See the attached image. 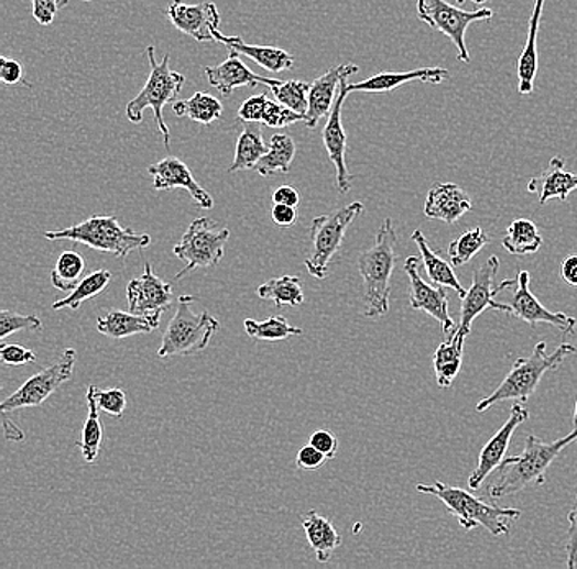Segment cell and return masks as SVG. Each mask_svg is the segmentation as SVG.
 I'll return each instance as SVG.
<instances>
[{
	"mask_svg": "<svg viewBox=\"0 0 577 569\" xmlns=\"http://www.w3.org/2000/svg\"><path fill=\"white\" fill-rule=\"evenodd\" d=\"M542 244L543 237L538 227L529 219L513 220L507 227V236L502 239V247L510 254H516V256L536 253Z\"/></svg>",
	"mask_w": 577,
	"mask_h": 569,
	"instance_id": "35",
	"label": "cell"
},
{
	"mask_svg": "<svg viewBox=\"0 0 577 569\" xmlns=\"http://www.w3.org/2000/svg\"><path fill=\"white\" fill-rule=\"evenodd\" d=\"M273 204L297 207L301 204V194L294 186H280L273 193Z\"/></svg>",
	"mask_w": 577,
	"mask_h": 569,
	"instance_id": "53",
	"label": "cell"
},
{
	"mask_svg": "<svg viewBox=\"0 0 577 569\" xmlns=\"http://www.w3.org/2000/svg\"><path fill=\"white\" fill-rule=\"evenodd\" d=\"M295 142L286 133H276L271 136L270 149L266 155L258 162L254 169L263 177L273 176L274 173H288L295 158Z\"/></svg>",
	"mask_w": 577,
	"mask_h": 569,
	"instance_id": "34",
	"label": "cell"
},
{
	"mask_svg": "<svg viewBox=\"0 0 577 569\" xmlns=\"http://www.w3.org/2000/svg\"><path fill=\"white\" fill-rule=\"evenodd\" d=\"M144 55L150 62V78L139 96L127 103V119L132 123H142L144 110H153L154 122L163 136L164 145L170 146L171 133L164 122L163 109L166 103L179 96L186 78L170 68V55H164L163 62L157 63L153 45L144 50Z\"/></svg>",
	"mask_w": 577,
	"mask_h": 569,
	"instance_id": "6",
	"label": "cell"
},
{
	"mask_svg": "<svg viewBox=\"0 0 577 569\" xmlns=\"http://www.w3.org/2000/svg\"><path fill=\"white\" fill-rule=\"evenodd\" d=\"M173 112L177 117H187L193 122L209 127L224 116V106L213 94L196 92L186 100L174 102Z\"/></svg>",
	"mask_w": 577,
	"mask_h": 569,
	"instance_id": "33",
	"label": "cell"
},
{
	"mask_svg": "<svg viewBox=\"0 0 577 569\" xmlns=\"http://www.w3.org/2000/svg\"><path fill=\"white\" fill-rule=\"evenodd\" d=\"M86 261L76 251L68 250L58 258L52 271V284L63 293H72L80 283Z\"/></svg>",
	"mask_w": 577,
	"mask_h": 569,
	"instance_id": "39",
	"label": "cell"
},
{
	"mask_svg": "<svg viewBox=\"0 0 577 569\" xmlns=\"http://www.w3.org/2000/svg\"><path fill=\"white\" fill-rule=\"evenodd\" d=\"M543 9H545V0H535L532 19H530L529 39H526L525 48H523L519 63H516L519 92L522 96H530L535 90V79L536 75H538V50H536V43H538Z\"/></svg>",
	"mask_w": 577,
	"mask_h": 569,
	"instance_id": "27",
	"label": "cell"
},
{
	"mask_svg": "<svg viewBox=\"0 0 577 569\" xmlns=\"http://www.w3.org/2000/svg\"><path fill=\"white\" fill-rule=\"evenodd\" d=\"M530 281H532V274L529 271H520L519 276H516V289L513 293L512 300L509 304H501L496 300L492 310H499V313H504L507 316L516 317V319L529 324L530 327H536L538 324H548V326L558 328L562 335L575 333L577 327L575 317L563 313H552V310L546 309L536 299L532 289H530Z\"/></svg>",
	"mask_w": 577,
	"mask_h": 569,
	"instance_id": "13",
	"label": "cell"
},
{
	"mask_svg": "<svg viewBox=\"0 0 577 569\" xmlns=\"http://www.w3.org/2000/svg\"><path fill=\"white\" fill-rule=\"evenodd\" d=\"M471 209V197L462 187L453 183H438L433 184L428 190L424 214L428 219L442 220L453 226Z\"/></svg>",
	"mask_w": 577,
	"mask_h": 569,
	"instance_id": "22",
	"label": "cell"
},
{
	"mask_svg": "<svg viewBox=\"0 0 577 569\" xmlns=\"http://www.w3.org/2000/svg\"><path fill=\"white\" fill-rule=\"evenodd\" d=\"M327 460L328 458L325 457L320 450H317L314 445L308 444L307 447H302L301 450H298L295 464H297L298 470L314 471L324 467Z\"/></svg>",
	"mask_w": 577,
	"mask_h": 569,
	"instance_id": "47",
	"label": "cell"
},
{
	"mask_svg": "<svg viewBox=\"0 0 577 569\" xmlns=\"http://www.w3.org/2000/svg\"><path fill=\"white\" fill-rule=\"evenodd\" d=\"M161 314H139L122 313V310H110L107 316L99 317L96 322L99 333L106 337L113 338V340H122V338L133 337V335L151 333L160 327Z\"/></svg>",
	"mask_w": 577,
	"mask_h": 569,
	"instance_id": "26",
	"label": "cell"
},
{
	"mask_svg": "<svg viewBox=\"0 0 577 569\" xmlns=\"http://www.w3.org/2000/svg\"><path fill=\"white\" fill-rule=\"evenodd\" d=\"M244 330L251 338L258 341H281L288 337H301L304 330L298 327L291 326L286 317L277 316L270 317V319L258 322V320H244Z\"/></svg>",
	"mask_w": 577,
	"mask_h": 569,
	"instance_id": "38",
	"label": "cell"
},
{
	"mask_svg": "<svg viewBox=\"0 0 577 569\" xmlns=\"http://www.w3.org/2000/svg\"><path fill=\"white\" fill-rule=\"evenodd\" d=\"M421 494L439 499L449 514L458 518L462 530L471 532L476 527H485L494 537L510 534V521H519L522 512L519 508H504L488 504L471 492L448 484H417Z\"/></svg>",
	"mask_w": 577,
	"mask_h": 569,
	"instance_id": "4",
	"label": "cell"
},
{
	"mask_svg": "<svg viewBox=\"0 0 577 569\" xmlns=\"http://www.w3.org/2000/svg\"><path fill=\"white\" fill-rule=\"evenodd\" d=\"M362 203L348 204L344 209L315 217L311 223V248L304 264L315 280H325L330 273L331 261L340 251L348 227L361 216Z\"/></svg>",
	"mask_w": 577,
	"mask_h": 569,
	"instance_id": "8",
	"label": "cell"
},
{
	"mask_svg": "<svg viewBox=\"0 0 577 569\" xmlns=\"http://www.w3.org/2000/svg\"><path fill=\"white\" fill-rule=\"evenodd\" d=\"M529 417L530 414L525 406H522V404H513L512 408H510L509 418H507L505 424L502 425L501 430L486 444V447L482 448L481 453H479L478 467L475 468V471H472L468 480L469 489L476 491V489L481 488L482 483L488 480L489 474L498 471V468L501 467L502 461H504L513 434H515L516 428H519L523 422L529 420Z\"/></svg>",
	"mask_w": 577,
	"mask_h": 569,
	"instance_id": "15",
	"label": "cell"
},
{
	"mask_svg": "<svg viewBox=\"0 0 577 569\" xmlns=\"http://www.w3.org/2000/svg\"><path fill=\"white\" fill-rule=\"evenodd\" d=\"M268 149H270V145L264 143L263 133H261L258 123L244 122L243 130L238 136L233 163L228 167V173L254 169L258 162L266 155Z\"/></svg>",
	"mask_w": 577,
	"mask_h": 569,
	"instance_id": "31",
	"label": "cell"
},
{
	"mask_svg": "<svg viewBox=\"0 0 577 569\" xmlns=\"http://www.w3.org/2000/svg\"><path fill=\"white\" fill-rule=\"evenodd\" d=\"M216 42L221 43L228 52L247 56L266 72L283 73L294 66V56L288 55L284 50L276 48V46L248 45L241 36H225L220 30L216 32Z\"/></svg>",
	"mask_w": 577,
	"mask_h": 569,
	"instance_id": "25",
	"label": "cell"
},
{
	"mask_svg": "<svg viewBox=\"0 0 577 569\" xmlns=\"http://www.w3.org/2000/svg\"><path fill=\"white\" fill-rule=\"evenodd\" d=\"M297 122H305V117L294 112L277 100H268L266 110H264L263 122L270 129H286Z\"/></svg>",
	"mask_w": 577,
	"mask_h": 569,
	"instance_id": "43",
	"label": "cell"
},
{
	"mask_svg": "<svg viewBox=\"0 0 577 569\" xmlns=\"http://www.w3.org/2000/svg\"><path fill=\"white\" fill-rule=\"evenodd\" d=\"M417 13L422 22L451 40L453 45L458 50V59L462 63H471L466 45V32L469 25L475 22H488L494 17V12L488 7L468 12L451 6L446 0H417Z\"/></svg>",
	"mask_w": 577,
	"mask_h": 569,
	"instance_id": "10",
	"label": "cell"
},
{
	"mask_svg": "<svg viewBox=\"0 0 577 569\" xmlns=\"http://www.w3.org/2000/svg\"><path fill=\"white\" fill-rule=\"evenodd\" d=\"M22 76L23 69L19 62L7 58V56L0 58V79H2L3 84L15 86V84L22 81Z\"/></svg>",
	"mask_w": 577,
	"mask_h": 569,
	"instance_id": "51",
	"label": "cell"
},
{
	"mask_svg": "<svg viewBox=\"0 0 577 569\" xmlns=\"http://www.w3.org/2000/svg\"><path fill=\"white\" fill-rule=\"evenodd\" d=\"M230 239V230L221 227L210 217H200L190 223L181 242L173 248L174 256L186 263L176 274V281L199 267H214L225 254V244Z\"/></svg>",
	"mask_w": 577,
	"mask_h": 569,
	"instance_id": "9",
	"label": "cell"
},
{
	"mask_svg": "<svg viewBox=\"0 0 577 569\" xmlns=\"http://www.w3.org/2000/svg\"><path fill=\"white\" fill-rule=\"evenodd\" d=\"M167 19L179 32L199 43L216 42L221 23L220 13L213 2L187 6L184 0H173L167 7Z\"/></svg>",
	"mask_w": 577,
	"mask_h": 569,
	"instance_id": "17",
	"label": "cell"
},
{
	"mask_svg": "<svg viewBox=\"0 0 577 569\" xmlns=\"http://www.w3.org/2000/svg\"><path fill=\"white\" fill-rule=\"evenodd\" d=\"M348 79H344L338 90L337 100H335L334 109L328 116L327 123H325L322 139H324L325 150H327L328 158L334 163L335 171H337V186L340 194H348L351 190V176L347 166V132L341 122V110H344L345 100L348 97Z\"/></svg>",
	"mask_w": 577,
	"mask_h": 569,
	"instance_id": "16",
	"label": "cell"
},
{
	"mask_svg": "<svg viewBox=\"0 0 577 569\" xmlns=\"http://www.w3.org/2000/svg\"><path fill=\"white\" fill-rule=\"evenodd\" d=\"M311 445L320 450L328 460H334L338 451V438L331 431L318 430L312 434Z\"/></svg>",
	"mask_w": 577,
	"mask_h": 569,
	"instance_id": "49",
	"label": "cell"
},
{
	"mask_svg": "<svg viewBox=\"0 0 577 569\" xmlns=\"http://www.w3.org/2000/svg\"><path fill=\"white\" fill-rule=\"evenodd\" d=\"M69 0H59V9L62 7L68 6ZM83 2H96V0H83Z\"/></svg>",
	"mask_w": 577,
	"mask_h": 569,
	"instance_id": "56",
	"label": "cell"
},
{
	"mask_svg": "<svg viewBox=\"0 0 577 569\" xmlns=\"http://www.w3.org/2000/svg\"><path fill=\"white\" fill-rule=\"evenodd\" d=\"M20 330L43 331L42 320L36 316H22V314L2 310L0 313V338L6 340L9 335Z\"/></svg>",
	"mask_w": 577,
	"mask_h": 569,
	"instance_id": "42",
	"label": "cell"
},
{
	"mask_svg": "<svg viewBox=\"0 0 577 569\" xmlns=\"http://www.w3.org/2000/svg\"><path fill=\"white\" fill-rule=\"evenodd\" d=\"M76 358L77 353L74 348L63 351L55 364L26 380L12 396L7 397L0 406V411L3 414H9V412L19 411L23 407L42 406L50 396H53V393H56L63 384L72 380Z\"/></svg>",
	"mask_w": 577,
	"mask_h": 569,
	"instance_id": "11",
	"label": "cell"
},
{
	"mask_svg": "<svg viewBox=\"0 0 577 569\" xmlns=\"http://www.w3.org/2000/svg\"><path fill=\"white\" fill-rule=\"evenodd\" d=\"M127 303L130 313L144 314L166 313L173 303V286L164 283L153 273L151 263L144 266V273L127 286Z\"/></svg>",
	"mask_w": 577,
	"mask_h": 569,
	"instance_id": "20",
	"label": "cell"
},
{
	"mask_svg": "<svg viewBox=\"0 0 577 569\" xmlns=\"http://www.w3.org/2000/svg\"><path fill=\"white\" fill-rule=\"evenodd\" d=\"M462 350H465V338H459L456 333L436 348L433 354V370H435L436 383L442 390H449L453 381L458 377L462 366Z\"/></svg>",
	"mask_w": 577,
	"mask_h": 569,
	"instance_id": "30",
	"label": "cell"
},
{
	"mask_svg": "<svg viewBox=\"0 0 577 569\" xmlns=\"http://www.w3.org/2000/svg\"><path fill=\"white\" fill-rule=\"evenodd\" d=\"M302 527L318 563H328L344 541L335 525L318 512L311 511L302 515Z\"/></svg>",
	"mask_w": 577,
	"mask_h": 569,
	"instance_id": "28",
	"label": "cell"
},
{
	"mask_svg": "<svg viewBox=\"0 0 577 569\" xmlns=\"http://www.w3.org/2000/svg\"><path fill=\"white\" fill-rule=\"evenodd\" d=\"M268 97L264 94L261 96H253L244 100L238 109V119L248 123L263 122L264 110H266Z\"/></svg>",
	"mask_w": 577,
	"mask_h": 569,
	"instance_id": "46",
	"label": "cell"
},
{
	"mask_svg": "<svg viewBox=\"0 0 577 569\" xmlns=\"http://www.w3.org/2000/svg\"><path fill=\"white\" fill-rule=\"evenodd\" d=\"M422 261L417 256H409L404 263V271L407 273L411 283V309L422 310L428 314L436 322L442 326L443 333L451 337L458 328L455 320L449 316L448 293L445 286L428 284L421 276Z\"/></svg>",
	"mask_w": 577,
	"mask_h": 569,
	"instance_id": "14",
	"label": "cell"
},
{
	"mask_svg": "<svg viewBox=\"0 0 577 569\" xmlns=\"http://www.w3.org/2000/svg\"><path fill=\"white\" fill-rule=\"evenodd\" d=\"M449 79L445 68H418L412 72H382L361 83L348 84V92L384 94L398 89L409 83L442 84Z\"/></svg>",
	"mask_w": 577,
	"mask_h": 569,
	"instance_id": "24",
	"label": "cell"
},
{
	"mask_svg": "<svg viewBox=\"0 0 577 569\" xmlns=\"http://www.w3.org/2000/svg\"><path fill=\"white\" fill-rule=\"evenodd\" d=\"M360 72V66L353 65V63H347V65H338L335 68L328 69L325 75L320 78L315 79L311 84V90H308V112L307 119H305V127L307 129H317L318 122L324 117L330 116L331 109H334L335 100H337L338 90H340V84L344 79L351 78Z\"/></svg>",
	"mask_w": 577,
	"mask_h": 569,
	"instance_id": "19",
	"label": "cell"
},
{
	"mask_svg": "<svg viewBox=\"0 0 577 569\" xmlns=\"http://www.w3.org/2000/svg\"><path fill=\"white\" fill-rule=\"evenodd\" d=\"M308 90L311 84L302 81H283L271 89L274 99L294 112L301 113L307 119L308 112Z\"/></svg>",
	"mask_w": 577,
	"mask_h": 569,
	"instance_id": "41",
	"label": "cell"
},
{
	"mask_svg": "<svg viewBox=\"0 0 577 569\" xmlns=\"http://www.w3.org/2000/svg\"><path fill=\"white\" fill-rule=\"evenodd\" d=\"M568 535H566V555H568V568L577 567V495L576 505L568 514Z\"/></svg>",
	"mask_w": 577,
	"mask_h": 569,
	"instance_id": "50",
	"label": "cell"
},
{
	"mask_svg": "<svg viewBox=\"0 0 577 569\" xmlns=\"http://www.w3.org/2000/svg\"><path fill=\"white\" fill-rule=\"evenodd\" d=\"M576 353L575 344L563 343L555 353L548 354L545 341H540L530 357L516 358L513 361L512 370L509 371L501 386L489 396L482 397L476 411L486 412L505 401H529L535 394L542 377L548 371L558 370L568 357Z\"/></svg>",
	"mask_w": 577,
	"mask_h": 569,
	"instance_id": "3",
	"label": "cell"
},
{
	"mask_svg": "<svg viewBox=\"0 0 577 569\" xmlns=\"http://www.w3.org/2000/svg\"><path fill=\"white\" fill-rule=\"evenodd\" d=\"M86 400L89 414H87L80 440L77 441L76 445L80 453H83L84 460L89 464H94L96 463L97 457H99L100 447H102L104 431L99 418L100 411L96 401V386H92V384L87 387Z\"/></svg>",
	"mask_w": 577,
	"mask_h": 569,
	"instance_id": "32",
	"label": "cell"
},
{
	"mask_svg": "<svg viewBox=\"0 0 577 569\" xmlns=\"http://www.w3.org/2000/svg\"><path fill=\"white\" fill-rule=\"evenodd\" d=\"M577 440V428L565 438L545 444L535 435L525 438V448L519 457H510L498 468L496 481L489 489L492 499H502L516 494L529 484L542 486L546 481V471L555 463L563 450Z\"/></svg>",
	"mask_w": 577,
	"mask_h": 569,
	"instance_id": "2",
	"label": "cell"
},
{
	"mask_svg": "<svg viewBox=\"0 0 577 569\" xmlns=\"http://www.w3.org/2000/svg\"><path fill=\"white\" fill-rule=\"evenodd\" d=\"M562 276L566 284L577 287V254H571L563 261Z\"/></svg>",
	"mask_w": 577,
	"mask_h": 569,
	"instance_id": "54",
	"label": "cell"
},
{
	"mask_svg": "<svg viewBox=\"0 0 577 569\" xmlns=\"http://www.w3.org/2000/svg\"><path fill=\"white\" fill-rule=\"evenodd\" d=\"M148 173L153 176V186L156 190L184 189L190 194L194 203L200 209L210 210L214 207V199L190 173L189 167L181 162L176 156H167L161 162L148 166Z\"/></svg>",
	"mask_w": 577,
	"mask_h": 569,
	"instance_id": "18",
	"label": "cell"
},
{
	"mask_svg": "<svg viewBox=\"0 0 577 569\" xmlns=\"http://www.w3.org/2000/svg\"><path fill=\"white\" fill-rule=\"evenodd\" d=\"M45 239L50 242L69 240V242L86 244L92 250L112 254L119 260H126L133 251L146 250L151 244L150 236L126 229L120 226L116 216H92L69 229L46 232Z\"/></svg>",
	"mask_w": 577,
	"mask_h": 569,
	"instance_id": "5",
	"label": "cell"
},
{
	"mask_svg": "<svg viewBox=\"0 0 577 569\" xmlns=\"http://www.w3.org/2000/svg\"><path fill=\"white\" fill-rule=\"evenodd\" d=\"M258 297L263 300H271L276 307H298L304 304V289L297 276L273 277L261 284L257 291Z\"/></svg>",
	"mask_w": 577,
	"mask_h": 569,
	"instance_id": "36",
	"label": "cell"
},
{
	"mask_svg": "<svg viewBox=\"0 0 577 569\" xmlns=\"http://www.w3.org/2000/svg\"><path fill=\"white\" fill-rule=\"evenodd\" d=\"M573 425L577 428V400H576V407H575V417H573Z\"/></svg>",
	"mask_w": 577,
	"mask_h": 569,
	"instance_id": "57",
	"label": "cell"
},
{
	"mask_svg": "<svg viewBox=\"0 0 577 569\" xmlns=\"http://www.w3.org/2000/svg\"><path fill=\"white\" fill-rule=\"evenodd\" d=\"M526 190L530 194H536L542 206L552 199L566 203L569 194L577 190V174L566 171L565 160L562 156H555L542 174L529 180Z\"/></svg>",
	"mask_w": 577,
	"mask_h": 569,
	"instance_id": "23",
	"label": "cell"
},
{
	"mask_svg": "<svg viewBox=\"0 0 577 569\" xmlns=\"http://www.w3.org/2000/svg\"><path fill=\"white\" fill-rule=\"evenodd\" d=\"M0 361L3 366H22V364L35 363V351L22 347V344L2 343L0 347Z\"/></svg>",
	"mask_w": 577,
	"mask_h": 569,
	"instance_id": "45",
	"label": "cell"
},
{
	"mask_svg": "<svg viewBox=\"0 0 577 569\" xmlns=\"http://www.w3.org/2000/svg\"><path fill=\"white\" fill-rule=\"evenodd\" d=\"M112 281V273L107 270H97L94 273L87 274L80 283L77 284L76 289L72 291L68 297L53 304V310L72 309L77 310L86 300L94 299L99 296Z\"/></svg>",
	"mask_w": 577,
	"mask_h": 569,
	"instance_id": "37",
	"label": "cell"
},
{
	"mask_svg": "<svg viewBox=\"0 0 577 569\" xmlns=\"http://www.w3.org/2000/svg\"><path fill=\"white\" fill-rule=\"evenodd\" d=\"M395 232L392 219H385L375 233L374 244L358 256V271L364 286V317H384L391 307L392 274L395 270Z\"/></svg>",
	"mask_w": 577,
	"mask_h": 569,
	"instance_id": "1",
	"label": "cell"
},
{
	"mask_svg": "<svg viewBox=\"0 0 577 569\" xmlns=\"http://www.w3.org/2000/svg\"><path fill=\"white\" fill-rule=\"evenodd\" d=\"M501 261L499 258L491 256L481 266L476 267L472 273V284L468 293L461 299V314H459V327L455 331L459 338L468 337L472 330V322L486 310H492L496 297L504 293L509 287L515 286L516 280H505L504 283L494 286Z\"/></svg>",
	"mask_w": 577,
	"mask_h": 569,
	"instance_id": "12",
	"label": "cell"
},
{
	"mask_svg": "<svg viewBox=\"0 0 577 569\" xmlns=\"http://www.w3.org/2000/svg\"><path fill=\"white\" fill-rule=\"evenodd\" d=\"M204 73H206L210 86L225 97L231 96V92L238 89V87H257L263 84V86L273 89L277 84L283 83L280 79L263 78V76L254 75L241 62L240 55L235 52H230V55L221 65L204 66Z\"/></svg>",
	"mask_w": 577,
	"mask_h": 569,
	"instance_id": "21",
	"label": "cell"
},
{
	"mask_svg": "<svg viewBox=\"0 0 577 569\" xmlns=\"http://www.w3.org/2000/svg\"><path fill=\"white\" fill-rule=\"evenodd\" d=\"M412 240H414L418 250H421L425 273H427L431 283L435 284V286L449 287V289H453L458 294L459 299H462V297L466 296V293H468V289H465V287L461 286V283H459L458 276H456L455 271H453V264L443 260V258L439 256L438 251L432 250L431 244H428L427 239H425V236L421 230H415V232L412 233Z\"/></svg>",
	"mask_w": 577,
	"mask_h": 569,
	"instance_id": "29",
	"label": "cell"
},
{
	"mask_svg": "<svg viewBox=\"0 0 577 569\" xmlns=\"http://www.w3.org/2000/svg\"><path fill=\"white\" fill-rule=\"evenodd\" d=\"M96 401L100 412H106L107 415L113 418H122L127 408V396L120 387H112V390L100 391L96 386Z\"/></svg>",
	"mask_w": 577,
	"mask_h": 569,
	"instance_id": "44",
	"label": "cell"
},
{
	"mask_svg": "<svg viewBox=\"0 0 577 569\" xmlns=\"http://www.w3.org/2000/svg\"><path fill=\"white\" fill-rule=\"evenodd\" d=\"M489 242H491V239H489L488 233L481 227L468 230V232L462 233L461 237L449 243V261H451L453 266L468 264Z\"/></svg>",
	"mask_w": 577,
	"mask_h": 569,
	"instance_id": "40",
	"label": "cell"
},
{
	"mask_svg": "<svg viewBox=\"0 0 577 569\" xmlns=\"http://www.w3.org/2000/svg\"><path fill=\"white\" fill-rule=\"evenodd\" d=\"M466 0H456V3L458 6H465ZM472 3H478V6H482V3L488 2V0H471Z\"/></svg>",
	"mask_w": 577,
	"mask_h": 569,
	"instance_id": "55",
	"label": "cell"
},
{
	"mask_svg": "<svg viewBox=\"0 0 577 569\" xmlns=\"http://www.w3.org/2000/svg\"><path fill=\"white\" fill-rule=\"evenodd\" d=\"M33 19L40 25H50L59 10V0H32Z\"/></svg>",
	"mask_w": 577,
	"mask_h": 569,
	"instance_id": "48",
	"label": "cell"
},
{
	"mask_svg": "<svg viewBox=\"0 0 577 569\" xmlns=\"http://www.w3.org/2000/svg\"><path fill=\"white\" fill-rule=\"evenodd\" d=\"M271 217L276 226L292 227L297 220V212H295V207L286 206V204H273Z\"/></svg>",
	"mask_w": 577,
	"mask_h": 569,
	"instance_id": "52",
	"label": "cell"
},
{
	"mask_svg": "<svg viewBox=\"0 0 577 569\" xmlns=\"http://www.w3.org/2000/svg\"><path fill=\"white\" fill-rule=\"evenodd\" d=\"M194 300L186 294L177 300L176 314L167 324L157 357H193L206 350L214 335L220 330V322L209 313H193L190 304Z\"/></svg>",
	"mask_w": 577,
	"mask_h": 569,
	"instance_id": "7",
	"label": "cell"
}]
</instances>
